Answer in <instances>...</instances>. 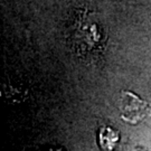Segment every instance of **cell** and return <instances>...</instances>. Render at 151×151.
Listing matches in <instances>:
<instances>
[{
	"mask_svg": "<svg viewBox=\"0 0 151 151\" xmlns=\"http://www.w3.org/2000/svg\"><path fill=\"white\" fill-rule=\"evenodd\" d=\"M119 110L124 121L137 124L145 119L148 104L132 93H123L119 102Z\"/></svg>",
	"mask_w": 151,
	"mask_h": 151,
	"instance_id": "cell-1",
	"label": "cell"
},
{
	"mask_svg": "<svg viewBox=\"0 0 151 151\" xmlns=\"http://www.w3.org/2000/svg\"><path fill=\"white\" fill-rule=\"evenodd\" d=\"M119 140V132L111 127H102L99 131V143L104 150H114Z\"/></svg>",
	"mask_w": 151,
	"mask_h": 151,
	"instance_id": "cell-2",
	"label": "cell"
},
{
	"mask_svg": "<svg viewBox=\"0 0 151 151\" xmlns=\"http://www.w3.org/2000/svg\"><path fill=\"white\" fill-rule=\"evenodd\" d=\"M50 151H60V150H50Z\"/></svg>",
	"mask_w": 151,
	"mask_h": 151,
	"instance_id": "cell-3",
	"label": "cell"
}]
</instances>
